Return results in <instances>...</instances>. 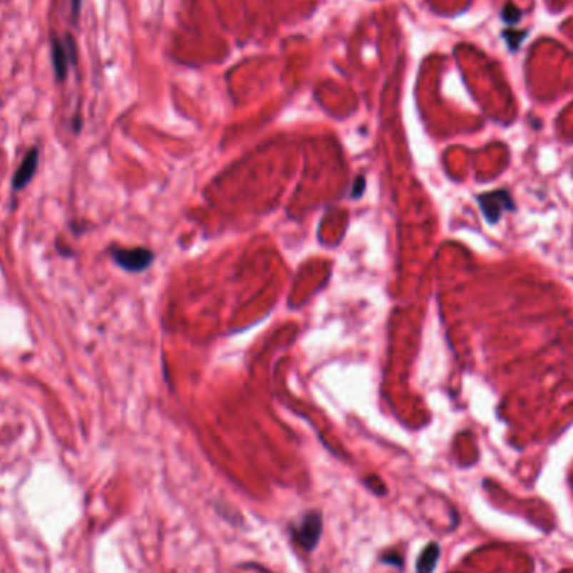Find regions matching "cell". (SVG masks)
I'll return each instance as SVG.
<instances>
[{
	"label": "cell",
	"instance_id": "1",
	"mask_svg": "<svg viewBox=\"0 0 573 573\" xmlns=\"http://www.w3.org/2000/svg\"><path fill=\"white\" fill-rule=\"evenodd\" d=\"M113 260L118 264L121 269L126 271H131V274H139V271H144L149 265L153 264V251L148 249H141V246H136V249H123V246H113L109 250Z\"/></svg>",
	"mask_w": 573,
	"mask_h": 573
},
{
	"label": "cell",
	"instance_id": "2",
	"mask_svg": "<svg viewBox=\"0 0 573 573\" xmlns=\"http://www.w3.org/2000/svg\"><path fill=\"white\" fill-rule=\"evenodd\" d=\"M322 514L319 512H309L304 514L297 527L294 528V537L304 550L312 552L317 547L320 537H322Z\"/></svg>",
	"mask_w": 573,
	"mask_h": 573
},
{
	"label": "cell",
	"instance_id": "3",
	"mask_svg": "<svg viewBox=\"0 0 573 573\" xmlns=\"http://www.w3.org/2000/svg\"><path fill=\"white\" fill-rule=\"evenodd\" d=\"M478 201H479V205H482L484 216H487L489 221H497L503 210L513 206L512 198H509L504 191L488 193V195L479 196Z\"/></svg>",
	"mask_w": 573,
	"mask_h": 573
},
{
	"label": "cell",
	"instance_id": "4",
	"mask_svg": "<svg viewBox=\"0 0 573 573\" xmlns=\"http://www.w3.org/2000/svg\"><path fill=\"white\" fill-rule=\"evenodd\" d=\"M37 161H39V149L32 148L31 151L26 154V158L22 159L21 166L17 168L16 174H14V179H12L14 191H19V189L27 186L29 181H31L32 176L37 171Z\"/></svg>",
	"mask_w": 573,
	"mask_h": 573
},
{
	"label": "cell",
	"instance_id": "5",
	"mask_svg": "<svg viewBox=\"0 0 573 573\" xmlns=\"http://www.w3.org/2000/svg\"><path fill=\"white\" fill-rule=\"evenodd\" d=\"M51 46H52V66H54V76L57 82L66 81L67 72H69V56H67L64 41H61L57 36H52L51 39Z\"/></svg>",
	"mask_w": 573,
	"mask_h": 573
},
{
	"label": "cell",
	"instance_id": "6",
	"mask_svg": "<svg viewBox=\"0 0 573 573\" xmlns=\"http://www.w3.org/2000/svg\"><path fill=\"white\" fill-rule=\"evenodd\" d=\"M439 545L438 543H429L424 550L421 552L416 563V573H433L436 563L439 560Z\"/></svg>",
	"mask_w": 573,
	"mask_h": 573
},
{
	"label": "cell",
	"instance_id": "7",
	"mask_svg": "<svg viewBox=\"0 0 573 573\" xmlns=\"http://www.w3.org/2000/svg\"><path fill=\"white\" fill-rule=\"evenodd\" d=\"M364 483H366V487L371 489L372 493H376L377 497H384V494L387 493L386 484H384V482H382L381 478H379V476H369V478Z\"/></svg>",
	"mask_w": 573,
	"mask_h": 573
},
{
	"label": "cell",
	"instance_id": "8",
	"mask_svg": "<svg viewBox=\"0 0 573 573\" xmlns=\"http://www.w3.org/2000/svg\"><path fill=\"white\" fill-rule=\"evenodd\" d=\"M381 560L384 563H389V565H397V567H402V555L397 552H387L384 555L381 557Z\"/></svg>",
	"mask_w": 573,
	"mask_h": 573
},
{
	"label": "cell",
	"instance_id": "9",
	"mask_svg": "<svg viewBox=\"0 0 573 573\" xmlns=\"http://www.w3.org/2000/svg\"><path fill=\"white\" fill-rule=\"evenodd\" d=\"M518 17H519L518 11L512 6V4H509V6L504 9V19H507L508 24H513V22L518 21Z\"/></svg>",
	"mask_w": 573,
	"mask_h": 573
},
{
	"label": "cell",
	"instance_id": "10",
	"mask_svg": "<svg viewBox=\"0 0 573 573\" xmlns=\"http://www.w3.org/2000/svg\"><path fill=\"white\" fill-rule=\"evenodd\" d=\"M364 186H366V183H364V178L361 176V178H359V181H357V186L352 188V196H356V198L361 196L362 191H364Z\"/></svg>",
	"mask_w": 573,
	"mask_h": 573
},
{
	"label": "cell",
	"instance_id": "11",
	"mask_svg": "<svg viewBox=\"0 0 573 573\" xmlns=\"http://www.w3.org/2000/svg\"><path fill=\"white\" fill-rule=\"evenodd\" d=\"M81 2L82 0H71V11H72V17H77L81 14Z\"/></svg>",
	"mask_w": 573,
	"mask_h": 573
}]
</instances>
